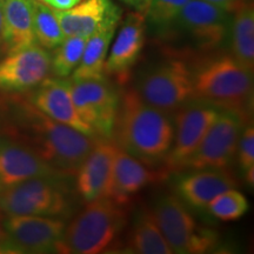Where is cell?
Wrapping results in <instances>:
<instances>
[{
    "mask_svg": "<svg viewBox=\"0 0 254 254\" xmlns=\"http://www.w3.org/2000/svg\"><path fill=\"white\" fill-rule=\"evenodd\" d=\"M246 172V180L247 183L250 184V185L253 186L254 184V166L253 167H250L249 170L245 171Z\"/></svg>",
    "mask_w": 254,
    "mask_h": 254,
    "instance_id": "836d02e7",
    "label": "cell"
},
{
    "mask_svg": "<svg viewBox=\"0 0 254 254\" xmlns=\"http://www.w3.org/2000/svg\"><path fill=\"white\" fill-rule=\"evenodd\" d=\"M125 252L138 254H172L170 245L159 230L152 209L145 208L136 217L126 236Z\"/></svg>",
    "mask_w": 254,
    "mask_h": 254,
    "instance_id": "603a6c76",
    "label": "cell"
},
{
    "mask_svg": "<svg viewBox=\"0 0 254 254\" xmlns=\"http://www.w3.org/2000/svg\"><path fill=\"white\" fill-rule=\"evenodd\" d=\"M2 32V0H0V40H1Z\"/></svg>",
    "mask_w": 254,
    "mask_h": 254,
    "instance_id": "e575fe53",
    "label": "cell"
},
{
    "mask_svg": "<svg viewBox=\"0 0 254 254\" xmlns=\"http://www.w3.org/2000/svg\"><path fill=\"white\" fill-rule=\"evenodd\" d=\"M173 136L170 114L145 103L135 88L123 92L111 136L122 150L152 167L163 166Z\"/></svg>",
    "mask_w": 254,
    "mask_h": 254,
    "instance_id": "7a4b0ae2",
    "label": "cell"
},
{
    "mask_svg": "<svg viewBox=\"0 0 254 254\" xmlns=\"http://www.w3.org/2000/svg\"><path fill=\"white\" fill-rule=\"evenodd\" d=\"M189 0H151L145 17L155 27L166 28L176 23L178 15Z\"/></svg>",
    "mask_w": 254,
    "mask_h": 254,
    "instance_id": "83f0119b",
    "label": "cell"
},
{
    "mask_svg": "<svg viewBox=\"0 0 254 254\" xmlns=\"http://www.w3.org/2000/svg\"><path fill=\"white\" fill-rule=\"evenodd\" d=\"M209 213L222 221H232L240 219L249 209L246 196L236 189L222 192L207 205Z\"/></svg>",
    "mask_w": 254,
    "mask_h": 254,
    "instance_id": "4316f807",
    "label": "cell"
},
{
    "mask_svg": "<svg viewBox=\"0 0 254 254\" xmlns=\"http://www.w3.org/2000/svg\"><path fill=\"white\" fill-rule=\"evenodd\" d=\"M117 148L118 145L112 138L98 136L90 153L79 166L74 176L75 186L78 194L86 202L110 195Z\"/></svg>",
    "mask_w": 254,
    "mask_h": 254,
    "instance_id": "9a60e30c",
    "label": "cell"
},
{
    "mask_svg": "<svg viewBox=\"0 0 254 254\" xmlns=\"http://www.w3.org/2000/svg\"><path fill=\"white\" fill-rule=\"evenodd\" d=\"M135 90L145 103L173 114L193 100L192 69L183 59L165 60L142 74Z\"/></svg>",
    "mask_w": 254,
    "mask_h": 254,
    "instance_id": "52a82bcc",
    "label": "cell"
},
{
    "mask_svg": "<svg viewBox=\"0 0 254 254\" xmlns=\"http://www.w3.org/2000/svg\"><path fill=\"white\" fill-rule=\"evenodd\" d=\"M0 136L24 146L65 177H74L97 141L38 110L26 94L0 95Z\"/></svg>",
    "mask_w": 254,
    "mask_h": 254,
    "instance_id": "6da1fadb",
    "label": "cell"
},
{
    "mask_svg": "<svg viewBox=\"0 0 254 254\" xmlns=\"http://www.w3.org/2000/svg\"><path fill=\"white\" fill-rule=\"evenodd\" d=\"M152 213L173 253L201 254L218 245V234L199 225L179 196H161Z\"/></svg>",
    "mask_w": 254,
    "mask_h": 254,
    "instance_id": "8992f818",
    "label": "cell"
},
{
    "mask_svg": "<svg viewBox=\"0 0 254 254\" xmlns=\"http://www.w3.org/2000/svg\"><path fill=\"white\" fill-rule=\"evenodd\" d=\"M124 1L127 2V4L136 6V7L144 9V13H146V9L148 7V4H150L151 0H124Z\"/></svg>",
    "mask_w": 254,
    "mask_h": 254,
    "instance_id": "d6a6232c",
    "label": "cell"
},
{
    "mask_svg": "<svg viewBox=\"0 0 254 254\" xmlns=\"http://www.w3.org/2000/svg\"><path fill=\"white\" fill-rule=\"evenodd\" d=\"M232 20V53L238 63L253 72L254 69V8L251 1L241 2L233 12Z\"/></svg>",
    "mask_w": 254,
    "mask_h": 254,
    "instance_id": "cb8c5ba5",
    "label": "cell"
},
{
    "mask_svg": "<svg viewBox=\"0 0 254 254\" xmlns=\"http://www.w3.org/2000/svg\"><path fill=\"white\" fill-rule=\"evenodd\" d=\"M219 110L198 100H190L174 112V136L163 166L170 173L182 171L206 132L217 118Z\"/></svg>",
    "mask_w": 254,
    "mask_h": 254,
    "instance_id": "30bf717a",
    "label": "cell"
},
{
    "mask_svg": "<svg viewBox=\"0 0 254 254\" xmlns=\"http://www.w3.org/2000/svg\"><path fill=\"white\" fill-rule=\"evenodd\" d=\"M112 0H85L68 9L53 8L65 37L88 38L114 7Z\"/></svg>",
    "mask_w": 254,
    "mask_h": 254,
    "instance_id": "7402d4cb",
    "label": "cell"
},
{
    "mask_svg": "<svg viewBox=\"0 0 254 254\" xmlns=\"http://www.w3.org/2000/svg\"><path fill=\"white\" fill-rule=\"evenodd\" d=\"M145 20L141 12H134L126 18L105 62V74L113 75L123 84L127 80L144 47Z\"/></svg>",
    "mask_w": 254,
    "mask_h": 254,
    "instance_id": "e0dca14e",
    "label": "cell"
},
{
    "mask_svg": "<svg viewBox=\"0 0 254 254\" xmlns=\"http://www.w3.org/2000/svg\"><path fill=\"white\" fill-rule=\"evenodd\" d=\"M33 28L37 44L53 50L65 39L53 8L40 0H33Z\"/></svg>",
    "mask_w": 254,
    "mask_h": 254,
    "instance_id": "d4e9b609",
    "label": "cell"
},
{
    "mask_svg": "<svg viewBox=\"0 0 254 254\" xmlns=\"http://www.w3.org/2000/svg\"><path fill=\"white\" fill-rule=\"evenodd\" d=\"M127 220V205L110 196L88 201L66 225L59 253L99 254L122 249L120 239Z\"/></svg>",
    "mask_w": 254,
    "mask_h": 254,
    "instance_id": "277c9868",
    "label": "cell"
},
{
    "mask_svg": "<svg viewBox=\"0 0 254 254\" xmlns=\"http://www.w3.org/2000/svg\"><path fill=\"white\" fill-rule=\"evenodd\" d=\"M26 97L38 110L56 122L87 135H97L77 113L72 100L71 79L47 77L36 87L27 91Z\"/></svg>",
    "mask_w": 254,
    "mask_h": 254,
    "instance_id": "5bb4252c",
    "label": "cell"
},
{
    "mask_svg": "<svg viewBox=\"0 0 254 254\" xmlns=\"http://www.w3.org/2000/svg\"><path fill=\"white\" fill-rule=\"evenodd\" d=\"M36 43L33 0H2L1 50L9 55Z\"/></svg>",
    "mask_w": 254,
    "mask_h": 254,
    "instance_id": "44dd1931",
    "label": "cell"
},
{
    "mask_svg": "<svg viewBox=\"0 0 254 254\" xmlns=\"http://www.w3.org/2000/svg\"><path fill=\"white\" fill-rule=\"evenodd\" d=\"M1 253H14V250L4 226H2L1 213H0V254Z\"/></svg>",
    "mask_w": 254,
    "mask_h": 254,
    "instance_id": "f546056e",
    "label": "cell"
},
{
    "mask_svg": "<svg viewBox=\"0 0 254 254\" xmlns=\"http://www.w3.org/2000/svg\"><path fill=\"white\" fill-rule=\"evenodd\" d=\"M80 0H45V4L56 9H68L79 4Z\"/></svg>",
    "mask_w": 254,
    "mask_h": 254,
    "instance_id": "1f68e13d",
    "label": "cell"
},
{
    "mask_svg": "<svg viewBox=\"0 0 254 254\" xmlns=\"http://www.w3.org/2000/svg\"><path fill=\"white\" fill-rule=\"evenodd\" d=\"M120 18H122V11L118 6H114L100 26L87 38L81 60L71 74V79L80 80V79L105 78V62L107 58V51L116 33Z\"/></svg>",
    "mask_w": 254,
    "mask_h": 254,
    "instance_id": "ffe728a7",
    "label": "cell"
},
{
    "mask_svg": "<svg viewBox=\"0 0 254 254\" xmlns=\"http://www.w3.org/2000/svg\"><path fill=\"white\" fill-rule=\"evenodd\" d=\"M192 69L193 100L236 114L250 123L253 106V72L231 55L201 59Z\"/></svg>",
    "mask_w": 254,
    "mask_h": 254,
    "instance_id": "3957f363",
    "label": "cell"
},
{
    "mask_svg": "<svg viewBox=\"0 0 254 254\" xmlns=\"http://www.w3.org/2000/svg\"><path fill=\"white\" fill-rule=\"evenodd\" d=\"M2 226L14 253L59 252L66 224L63 219L39 215H4Z\"/></svg>",
    "mask_w": 254,
    "mask_h": 254,
    "instance_id": "8fae6325",
    "label": "cell"
},
{
    "mask_svg": "<svg viewBox=\"0 0 254 254\" xmlns=\"http://www.w3.org/2000/svg\"><path fill=\"white\" fill-rule=\"evenodd\" d=\"M241 1H251V0H241Z\"/></svg>",
    "mask_w": 254,
    "mask_h": 254,
    "instance_id": "d590c367",
    "label": "cell"
},
{
    "mask_svg": "<svg viewBox=\"0 0 254 254\" xmlns=\"http://www.w3.org/2000/svg\"><path fill=\"white\" fill-rule=\"evenodd\" d=\"M244 125L246 124L236 114L219 111L198 148L184 164L183 170L228 167L237 157L238 142Z\"/></svg>",
    "mask_w": 254,
    "mask_h": 254,
    "instance_id": "9c48e42d",
    "label": "cell"
},
{
    "mask_svg": "<svg viewBox=\"0 0 254 254\" xmlns=\"http://www.w3.org/2000/svg\"><path fill=\"white\" fill-rule=\"evenodd\" d=\"M237 154L240 167L244 171L254 166V128L252 123H247L245 131L240 134Z\"/></svg>",
    "mask_w": 254,
    "mask_h": 254,
    "instance_id": "f1b7e54d",
    "label": "cell"
},
{
    "mask_svg": "<svg viewBox=\"0 0 254 254\" xmlns=\"http://www.w3.org/2000/svg\"><path fill=\"white\" fill-rule=\"evenodd\" d=\"M170 174L164 166L154 168L146 165L118 146L113 161L112 182L109 196L120 204L128 206L131 204L133 194L152 183L166 179Z\"/></svg>",
    "mask_w": 254,
    "mask_h": 254,
    "instance_id": "2e32d148",
    "label": "cell"
},
{
    "mask_svg": "<svg viewBox=\"0 0 254 254\" xmlns=\"http://www.w3.org/2000/svg\"><path fill=\"white\" fill-rule=\"evenodd\" d=\"M237 179L228 168H205L183 177L178 183L180 198L196 208L207 207L215 196L236 189Z\"/></svg>",
    "mask_w": 254,
    "mask_h": 254,
    "instance_id": "d6986e66",
    "label": "cell"
},
{
    "mask_svg": "<svg viewBox=\"0 0 254 254\" xmlns=\"http://www.w3.org/2000/svg\"><path fill=\"white\" fill-rule=\"evenodd\" d=\"M71 94L79 117L101 138H111L119 106L118 91L105 78L71 79Z\"/></svg>",
    "mask_w": 254,
    "mask_h": 254,
    "instance_id": "ba28073f",
    "label": "cell"
},
{
    "mask_svg": "<svg viewBox=\"0 0 254 254\" xmlns=\"http://www.w3.org/2000/svg\"><path fill=\"white\" fill-rule=\"evenodd\" d=\"M205 1H208L211 2V4L226 9V11L230 12V13H232V12L238 7L241 2H245V1H241V0H205Z\"/></svg>",
    "mask_w": 254,
    "mask_h": 254,
    "instance_id": "4dcf8cb0",
    "label": "cell"
},
{
    "mask_svg": "<svg viewBox=\"0 0 254 254\" xmlns=\"http://www.w3.org/2000/svg\"><path fill=\"white\" fill-rule=\"evenodd\" d=\"M51 75V53L39 44L9 53L0 62V92L23 93Z\"/></svg>",
    "mask_w": 254,
    "mask_h": 254,
    "instance_id": "7c38bea8",
    "label": "cell"
},
{
    "mask_svg": "<svg viewBox=\"0 0 254 254\" xmlns=\"http://www.w3.org/2000/svg\"><path fill=\"white\" fill-rule=\"evenodd\" d=\"M230 12L205 0H189L176 23L202 51H213L224 43L230 28Z\"/></svg>",
    "mask_w": 254,
    "mask_h": 254,
    "instance_id": "4fadbf2b",
    "label": "cell"
},
{
    "mask_svg": "<svg viewBox=\"0 0 254 254\" xmlns=\"http://www.w3.org/2000/svg\"><path fill=\"white\" fill-rule=\"evenodd\" d=\"M40 1H45V0H40Z\"/></svg>",
    "mask_w": 254,
    "mask_h": 254,
    "instance_id": "8d00e7d4",
    "label": "cell"
},
{
    "mask_svg": "<svg viewBox=\"0 0 254 254\" xmlns=\"http://www.w3.org/2000/svg\"><path fill=\"white\" fill-rule=\"evenodd\" d=\"M38 177L64 178L28 148L0 136V190Z\"/></svg>",
    "mask_w": 254,
    "mask_h": 254,
    "instance_id": "ac0fdd59",
    "label": "cell"
},
{
    "mask_svg": "<svg viewBox=\"0 0 254 254\" xmlns=\"http://www.w3.org/2000/svg\"><path fill=\"white\" fill-rule=\"evenodd\" d=\"M87 38L65 37L51 55V73L58 78H68L80 63Z\"/></svg>",
    "mask_w": 254,
    "mask_h": 254,
    "instance_id": "484cf974",
    "label": "cell"
},
{
    "mask_svg": "<svg viewBox=\"0 0 254 254\" xmlns=\"http://www.w3.org/2000/svg\"><path fill=\"white\" fill-rule=\"evenodd\" d=\"M63 178L38 177L0 190V213L4 215L66 217L71 209Z\"/></svg>",
    "mask_w": 254,
    "mask_h": 254,
    "instance_id": "5b68a950",
    "label": "cell"
}]
</instances>
